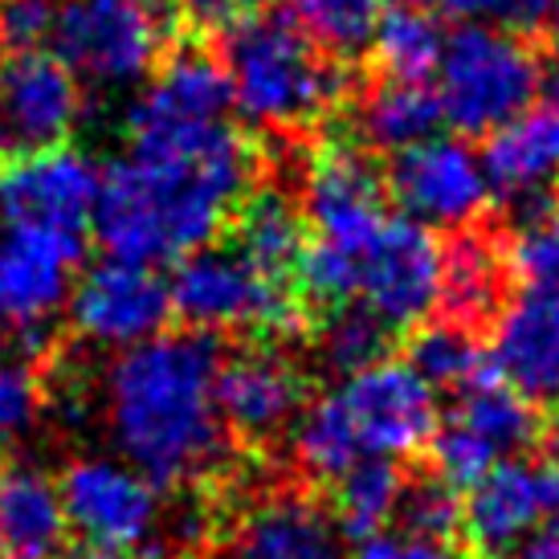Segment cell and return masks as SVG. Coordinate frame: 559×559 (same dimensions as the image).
Masks as SVG:
<instances>
[{
    "label": "cell",
    "mask_w": 559,
    "mask_h": 559,
    "mask_svg": "<svg viewBox=\"0 0 559 559\" xmlns=\"http://www.w3.org/2000/svg\"><path fill=\"white\" fill-rule=\"evenodd\" d=\"M559 523V457H502L462 498V531L481 559H502Z\"/></svg>",
    "instance_id": "obj_13"
},
{
    "label": "cell",
    "mask_w": 559,
    "mask_h": 559,
    "mask_svg": "<svg viewBox=\"0 0 559 559\" xmlns=\"http://www.w3.org/2000/svg\"><path fill=\"white\" fill-rule=\"evenodd\" d=\"M234 237L237 253H246L265 274L286 278L307 249L302 204L282 188H249L246 201L237 204L234 213Z\"/></svg>",
    "instance_id": "obj_23"
},
{
    "label": "cell",
    "mask_w": 559,
    "mask_h": 559,
    "mask_svg": "<svg viewBox=\"0 0 559 559\" xmlns=\"http://www.w3.org/2000/svg\"><path fill=\"white\" fill-rule=\"evenodd\" d=\"M433 74L441 119L462 135H490L544 91V62L527 37L495 25H462L450 33Z\"/></svg>",
    "instance_id": "obj_4"
},
{
    "label": "cell",
    "mask_w": 559,
    "mask_h": 559,
    "mask_svg": "<svg viewBox=\"0 0 559 559\" xmlns=\"http://www.w3.org/2000/svg\"><path fill=\"white\" fill-rule=\"evenodd\" d=\"M502 262L523 295L559 302V204L535 201L523 209Z\"/></svg>",
    "instance_id": "obj_29"
},
{
    "label": "cell",
    "mask_w": 559,
    "mask_h": 559,
    "mask_svg": "<svg viewBox=\"0 0 559 559\" xmlns=\"http://www.w3.org/2000/svg\"><path fill=\"white\" fill-rule=\"evenodd\" d=\"M103 171L86 152L58 143L0 164V229L86 241Z\"/></svg>",
    "instance_id": "obj_9"
},
{
    "label": "cell",
    "mask_w": 559,
    "mask_h": 559,
    "mask_svg": "<svg viewBox=\"0 0 559 559\" xmlns=\"http://www.w3.org/2000/svg\"><path fill=\"white\" fill-rule=\"evenodd\" d=\"M171 314L201 335H282L302 319L298 295L234 246H204L176 262Z\"/></svg>",
    "instance_id": "obj_5"
},
{
    "label": "cell",
    "mask_w": 559,
    "mask_h": 559,
    "mask_svg": "<svg viewBox=\"0 0 559 559\" xmlns=\"http://www.w3.org/2000/svg\"><path fill=\"white\" fill-rule=\"evenodd\" d=\"M82 82L53 49L0 58V156L66 143L82 123Z\"/></svg>",
    "instance_id": "obj_14"
},
{
    "label": "cell",
    "mask_w": 559,
    "mask_h": 559,
    "mask_svg": "<svg viewBox=\"0 0 559 559\" xmlns=\"http://www.w3.org/2000/svg\"><path fill=\"white\" fill-rule=\"evenodd\" d=\"M49 46L79 82L131 91L152 79L164 58L168 16L156 0H66Z\"/></svg>",
    "instance_id": "obj_6"
},
{
    "label": "cell",
    "mask_w": 559,
    "mask_h": 559,
    "mask_svg": "<svg viewBox=\"0 0 559 559\" xmlns=\"http://www.w3.org/2000/svg\"><path fill=\"white\" fill-rule=\"evenodd\" d=\"M265 4H270V0H180V9H185L197 25H209V29H225V25H234V21L265 13Z\"/></svg>",
    "instance_id": "obj_38"
},
{
    "label": "cell",
    "mask_w": 559,
    "mask_h": 559,
    "mask_svg": "<svg viewBox=\"0 0 559 559\" xmlns=\"http://www.w3.org/2000/svg\"><path fill=\"white\" fill-rule=\"evenodd\" d=\"M62 507L70 531H79L86 544L115 547V551H143L164 544L168 511L159 486L143 478L123 457L107 453H82L58 478Z\"/></svg>",
    "instance_id": "obj_8"
},
{
    "label": "cell",
    "mask_w": 559,
    "mask_h": 559,
    "mask_svg": "<svg viewBox=\"0 0 559 559\" xmlns=\"http://www.w3.org/2000/svg\"><path fill=\"white\" fill-rule=\"evenodd\" d=\"M490 364L531 404L559 401V302L519 295L495 319Z\"/></svg>",
    "instance_id": "obj_21"
},
{
    "label": "cell",
    "mask_w": 559,
    "mask_h": 559,
    "mask_svg": "<svg viewBox=\"0 0 559 559\" xmlns=\"http://www.w3.org/2000/svg\"><path fill=\"white\" fill-rule=\"evenodd\" d=\"M396 531L425 535V539H453L462 531V490L437 474L404 481L401 507H396Z\"/></svg>",
    "instance_id": "obj_33"
},
{
    "label": "cell",
    "mask_w": 559,
    "mask_h": 559,
    "mask_svg": "<svg viewBox=\"0 0 559 559\" xmlns=\"http://www.w3.org/2000/svg\"><path fill=\"white\" fill-rule=\"evenodd\" d=\"M544 25H547V41H551V49H556V58H559V0H551Z\"/></svg>",
    "instance_id": "obj_41"
},
{
    "label": "cell",
    "mask_w": 559,
    "mask_h": 559,
    "mask_svg": "<svg viewBox=\"0 0 559 559\" xmlns=\"http://www.w3.org/2000/svg\"><path fill=\"white\" fill-rule=\"evenodd\" d=\"M70 326L82 340L107 352H127L135 343L156 340L171 319L168 278L156 265L107 258L94 262L70 286Z\"/></svg>",
    "instance_id": "obj_12"
},
{
    "label": "cell",
    "mask_w": 559,
    "mask_h": 559,
    "mask_svg": "<svg viewBox=\"0 0 559 559\" xmlns=\"http://www.w3.org/2000/svg\"><path fill=\"white\" fill-rule=\"evenodd\" d=\"M502 559H559V523L539 527L531 539H523V544L514 547V551H507Z\"/></svg>",
    "instance_id": "obj_39"
},
{
    "label": "cell",
    "mask_w": 559,
    "mask_h": 559,
    "mask_svg": "<svg viewBox=\"0 0 559 559\" xmlns=\"http://www.w3.org/2000/svg\"><path fill=\"white\" fill-rule=\"evenodd\" d=\"M502 278H507V262L495 241L462 229V237L445 249V274H441V302L450 319L474 323L495 311L502 298Z\"/></svg>",
    "instance_id": "obj_28"
},
{
    "label": "cell",
    "mask_w": 559,
    "mask_h": 559,
    "mask_svg": "<svg viewBox=\"0 0 559 559\" xmlns=\"http://www.w3.org/2000/svg\"><path fill=\"white\" fill-rule=\"evenodd\" d=\"M234 110V94L221 58L204 49H180L152 70V79L127 110V135L135 131H192L217 127Z\"/></svg>",
    "instance_id": "obj_19"
},
{
    "label": "cell",
    "mask_w": 559,
    "mask_h": 559,
    "mask_svg": "<svg viewBox=\"0 0 559 559\" xmlns=\"http://www.w3.org/2000/svg\"><path fill=\"white\" fill-rule=\"evenodd\" d=\"M420 4H429V0H420Z\"/></svg>",
    "instance_id": "obj_42"
},
{
    "label": "cell",
    "mask_w": 559,
    "mask_h": 559,
    "mask_svg": "<svg viewBox=\"0 0 559 559\" xmlns=\"http://www.w3.org/2000/svg\"><path fill=\"white\" fill-rule=\"evenodd\" d=\"M384 176L352 143H326L302 171V217L319 241L343 249H364V241L384 225Z\"/></svg>",
    "instance_id": "obj_15"
},
{
    "label": "cell",
    "mask_w": 559,
    "mask_h": 559,
    "mask_svg": "<svg viewBox=\"0 0 559 559\" xmlns=\"http://www.w3.org/2000/svg\"><path fill=\"white\" fill-rule=\"evenodd\" d=\"M408 364L413 372L433 384V389H466L469 380H478L486 368V352H481L474 326L462 319H445V323H425L408 343Z\"/></svg>",
    "instance_id": "obj_30"
},
{
    "label": "cell",
    "mask_w": 559,
    "mask_h": 559,
    "mask_svg": "<svg viewBox=\"0 0 559 559\" xmlns=\"http://www.w3.org/2000/svg\"><path fill=\"white\" fill-rule=\"evenodd\" d=\"M384 0H290V21L326 58H359L372 49Z\"/></svg>",
    "instance_id": "obj_31"
},
{
    "label": "cell",
    "mask_w": 559,
    "mask_h": 559,
    "mask_svg": "<svg viewBox=\"0 0 559 559\" xmlns=\"http://www.w3.org/2000/svg\"><path fill=\"white\" fill-rule=\"evenodd\" d=\"M352 559H466L450 539H425L408 531H380L372 539H364Z\"/></svg>",
    "instance_id": "obj_37"
},
{
    "label": "cell",
    "mask_w": 559,
    "mask_h": 559,
    "mask_svg": "<svg viewBox=\"0 0 559 559\" xmlns=\"http://www.w3.org/2000/svg\"><path fill=\"white\" fill-rule=\"evenodd\" d=\"M66 0H0V53L46 49Z\"/></svg>",
    "instance_id": "obj_35"
},
{
    "label": "cell",
    "mask_w": 559,
    "mask_h": 559,
    "mask_svg": "<svg viewBox=\"0 0 559 559\" xmlns=\"http://www.w3.org/2000/svg\"><path fill=\"white\" fill-rule=\"evenodd\" d=\"M58 559H140V556H135V551H115V547L86 544V547H79V551H62Z\"/></svg>",
    "instance_id": "obj_40"
},
{
    "label": "cell",
    "mask_w": 559,
    "mask_h": 559,
    "mask_svg": "<svg viewBox=\"0 0 559 559\" xmlns=\"http://www.w3.org/2000/svg\"><path fill=\"white\" fill-rule=\"evenodd\" d=\"M86 241L41 234L0 237V323L25 340V356L46 340L49 323L70 302Z\"/></svg>",
    "instance_id": "obj_16"
},
{
    "label": "cell",
    "mask_w": 559,
    "mask_h": 559,
    "mask_svg": "<svg viewBox=\"0 0 559 559\" xmlns=\"http://www.w3.org/2000/svg\"><path fill=\"white\" fill-rule=\"evenodd\" d=\"M217 559H347V535L307 490H265L234 514Z\"/></svg>",
    "instance_id": "obj_17"
},
{
    "label": "cell",
    "mask_w": 559,
    "mask_h": 559,
    "mask_svg": "<svg viewBox=\"0 0 559 559\" xmlns=\"http://www.w3.org/2000/svg\"><path fill=\"white\" fill-rule=\"evenodd\" d=\"M221 347L201 331H159L103 372L98 413L115 453L159 490L192 486L221 469L229 433L217 413Z\"/></svg>",
    "instance_id": "obj_2"
},
{
    "label": "cell",
    "mask_w": 559,
    "mask_h": 559,
    "mask_svg": "<svg viewBox=\"0 0 559 559\" xmlns=\"http://www.w3.org/2000/svg\"><path fill=\"white\" fill-rule=\"evenodd\" d=\"M131 152L103 171L91 229L110 258L180 262L234 221L253 188V152L229 123L135 131Z\"/></svg>",
    "instance_id": "obj_1"
},
{
    "label": "cell",
    "mask_w": 559,
    "mask_h": 559,
    "mask_svg": "<svg viewBox=\"0 0 559 559\" xmlns=\"http://www.w3.org/2000/svg\"><path fill=\"white\" fill-rule=\"evenodd\" d=\"M384 340H389V326L380 323L364 302L352 298L340 307H326V319L314 331V352L331 372L347 376L384 356Z\"/></svg>",
    "instance_id": "obj_32"
},
{
    "label": "cell",
    "mask_w": 559,
    "mask_h": 559,
    "mask_svg": "<svg viewBox=\"0 0 559 559\" xmlns=\"http://www.w3.org/2000/svg\"><path fill=\"white\" fill-rule=\"evenodd\" d=\"M234 107L258 131H302L340 103L343 74L290 16L253 13L221 29Z\"/></svg>",
    "instance_id": "obj_3"
},
{
    "label": "cell",
    "mask_w": 559,
    "mask_h": 559,
    "mask_svg": "<svg viewBox=\"0 0 559 559\" xmlns=\"http://www.w3.org/2000/svg\"><path fill=\"white\" fill-rule=\"evenodd\" d=\"M46 408V384L33 368V356H0V445L21 441Z\"/></svg>",
    "instance_id": "obj_34"
},
{
    "label": "cell",
    "mask_w": 559,
    "mask_h": 559,
    "mask_svg": "<svg viewBox=\"0 0 559 559\" xmlns=\"http://www.w3.org/2000/svg\"><path fill=\"white\" fill-rule=\"evenodd\" d=\"M307 408V380L274 347H246L221 356L217 368V413L225 433L249 445L278 441L298 413Z\"/></svg>",
    "instance_id": "obj_18"
},
{
    "label": "cell",
    "mask_w": 559,
    "mask_h": 559,
    "mask_svg": "<svg viewBox=\"0 0 559 559\" xmlns=\"http://www.w3.org/2000/svg\"><path fill=\"white\" fill-rule=\"evenodd\" d=\"M462 25H495V29L531 33L547 21L551 0H433Z\"/></svg>",
    "instance_id": "obj_36"
},
{
    "label": "cell",
    "mask_w": 559,
    "mask_h": 559,
    "mask_svg": "<svg viewBox=\"0 0 559 559\" xmlns=\"http://www.w3.org/2000/svg\"><path fill=\"white\" fill-rule=\"evenodd\" d=\"M401 217L417 221L425 229H450L462 234L490 209L495 188L486 176L481 156L457 135H429L392 156L384 180Z\"/></svg>",
    "instance_id": "obj_10"
},
{
    "label": "cell",
    "mask_w": 559,
    "mask_h": 559,
    "mask_svg": "<svg viewBox=\"0 0 559 559\" xmlns=\"http://www.w3.org/2000/svg\"><path fill=\"white\" fill-rule=\"evenodd\" d=\"M441 274L445 249L433 229L408 217L384 221L359 249L356 302H364L389 331H408L441 307Z\"/></svg>",
    "instance_id": "obj_11"
},
{
    "label": "cell",
    "mask_w": 559,
    "mask_h": 559,
    "mask_svg": "<svg viewBox=\"0 0 559 559\" xmlns=\"http://www.w3.org/2000/svg\"><path fill=\"white\" fill-rule=\"evenodd\" d=\"M441 103L437 91L420 79H384L359 98L356 131L368 147L380 152H404L413 143L441 131Z\"/></svg>",
    "instance_id": "obj_24"
},
{
    "label": "cell",
    "mask_w": 559,
    "mask_h": 559,
    "mask_svg": "<svg viewBox=\"0 0 559 559\" xmlns=\"http://www.w3.org/2000/svg\"><path fill=\"white\" fill-rule=\"evenodd\" d=\"M326 396L356 441L359 457H413L429 450L441 425L437 389L413 372L408 359H372L368 368L343 376L340 389H331Z\"/></svg>",
    "instance_id": "obj_7"
},
{
    "label": "cell",
    "mask_w": 559,
    "mask_h": 559,
    "mask_svg": "<svg viewBox=\"0 0 559 559\" xmlns=\"http://www.w3.org/2000/svg\"><path fill=\"white\" fill-rule=\"evenodd\" d=\"M70 519L58 478L33 462L0 469V559H58Z\"/></svg>",
    "instance_id": "obj_22"
},
{
    "label": "cell",
    "mask_w": 559,
    "mask_h": 559,
    "mask_svg": "<svg viewBox=\"0 0 559 559\" xmlns=\"http://www.w3.org/2000/svg\"><path fill=\"white\" fill-rule=\"evenodd\" d=\"M450 420L462 425L466 433L478 437L498 462L523 453L539 437V413H535V404L523 392H514L507 380L486 372L478 380H469L466 389H457V404H453Z\"/></svg>",
    "instance_id": "obj_25"
},
{
    "label": "cell",
    "mask_w": 559,
    "mask_h": 559,
    "mask_svg": "<svg viewBox=\"0 0 559 559\" xmlns=\"http://www.w3.org/2000/svg\"><path fill=\"white\" fill-rule=\"evenodd\" d=\"M404 481L408 478L401 474V466L384 457H359L352 469H343L335 478V507H331L343 535L364 544L396 523Z\"/></svg>",
    "instance_id": "obj_26"
},
{
    "label": "cell",
    "mask_w": 559,
    "mask_h": 559,
    "mask_svg": "<svg viewBox=\"0 0 559 559\" xmlns=\"http://www.w3.org/2000/svg\"><path fill=\"white\" fill-rule=\"evenodd\" d=\"M481 164L495 197H507L523 209L544 197L559 176V82L544 86L523 115L486 135Z\"/></svg>",
    "instance_id": "obj_20"
},
{
    "label": "cell",
    "mask_w": 559,
    "mask_h": 559,
    "mask_svg": "<svg viewBox=\"0 0 559 559\" xmlns=\"http://www.w3.org/2000/svg\"><path fill=\"white\" fill-rule=\"evenodd\" d=\"M445 33L420 0H396L380 13L372 33V53L389 79H429L441 62Z\"/></svg>",
    "instance_id": "obj_27"
}]
</instances>
